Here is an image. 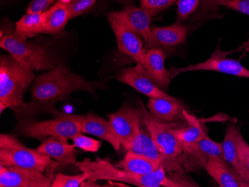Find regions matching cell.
<instances>
[{"instance_id":"6da1fadb","label":"cell","mask_w":249,"mask_h":187,"mask_svg":"<svg viewBox=\"0 0 249 187\" xmlns=\"http://www.w3.org/2000/svg\"><path fill=\"white\" fill-rule=\"evenodd\" d=\"M103 87L102 82L86 80L59 64L36 78L32 100L15 111L19 120L31 119L42 112L58 115L60 112L54 104L67 100L74 92L86 91L95 95L96 90Z\"/></svg>"},{"instance_id":"7a4b0ae2","label":"cell","mask_w":249,"mask_h":187,"mask_svg":"<svg viewBox=\"0 0 249 187\" xmlns=\"http://www.w3.org/2000/svg\"><path fill=\"white\" fill-rule=\"evenodd\" d=\"M82 172L88 176V180L82 187H99L97 181H112L127 183L139 187H180L181 183L166 175L163 165L156 171L144 175L130 174L119 167L112 165L108 160L96 157L91 160L87 158L75 163Z\"/></svg>"},{"instance_id":"3957f363","label":"cell","mask_w":249,"mask_h":187,"mask_svg":"<svg viewBox=\"0 0 249 187\" xmlns=\"http://www.w3.org/2000/svg\"><path fill=\"white\" fill-rule=\"evenodd\" d=\"M36 75L26 64L11 54H2L0 58V112L6 108L14 111L20 107L23 96L36 80Z\"/></svg>"},{"instance_id":"277c9868","label":"cell","mask_w":249,"mask_h":187,"mask_svg":"<svg viewBox=\"0 0 249 187\" xmlns=\"http://www.w3.org/2000/svg\"><path fill=\"white\" fill-rule=\"evenodd\" d=\"M15 29L12 23L5 21L0 32V47L11 56L34 71L49 70L60 64L47 47L36 42L22 40L17 35Z\"/></svg>"},{"instance_id":"5b68a950","label":"cell","mask_w":249,"mask_h":187,"mask_svg":"<svg viewBox=\"0 0 249 187\" xmlns=\"http://www.w3.org/2000/svg\"><path fill=\"white\" fill-rule=\"evenodd\" d=\"M141 122L149 130L158 149L164 154L169 162V173L182 174L184 146L178 137L176 124L164 123L155 119L148 112L145 106L141 103Z\"/></svg>"},{"instance_id":"8992f818","label":"cell","mask_w":249,"mask_h":187,"mask_svg":"<svg viewBox=\"0 0 249 187\" xmlns=\"http://www.w3.org/2000/svg\"><path fill=\"white\" fill-rule=\"evenodd\" d=\"M84 120L85 117L82 116L60 113L55 118L47 121L19 120L18 128L23 136L39 140H45L51 136L72 139L82 134Z\"/></svg>"},{"instance_id":"52a82bcc","label":"cell","mask_w":249,"mask_h":187,"mask_svg":"<svg viewBox=\"0 0 249 187\" xmlns=\"http://www.w3.org/2000/svg\"><path fill=\"white\" fill-rule=\"evenodd\" d=\"M51 157L37 149L26 147L12 135H0V165L6 167L32 169L44 171Z\"/></svg>"},{"instance_id":"ba28073f","label":"cell","mask_w":249,"mask_h":187,"mask_svg":"<svg viewBox=\"0 0 249 187\" xmlns=\"http://www.w3.org/2000/svg\"><path fill=\"white\" fill-rule=\"evenodd\" d=\"M107 20L115 35L119 51L132 58L137 64L143 65L146 54L143 41L130 24L123 10L109 14Z\"/></svg>"},{"instance_id":"9c48e42d","label":"cell","mask_w":249,"mask_h":187,"mask_svg":"<svg viewBox=\"0 0 249 187\" xmlns=\"http://www.w3.org/2000/svg\"><path fill=\"white\" fill-rule=\"evenodd\" d=\"M233 51H222L220 43H219L215 51L206 61L187 66L184 68H176L172 67L170 68L172 77L174 79L179 74L194 71H213L249 79V69L245 68L239 60L228 58V54Z\"/></svg>"},{"instance_id":"30bf717a","label":"cell","mask_w":249,"mask_h":187,"mask_svg":"<svg viewBox=\"0 0 249 187\" xmlns=\"http://www.w3.org/2000/svg\"><path fill=\"white\" fill-rule=\"evenodd\" d=\"M53 174L45 175L43 171L32 169L6 167L0 165L1 187H49Z\"/></svg>"},{"instance_id":"8fae6325","label":"cell","mask_w":249,"mask_h":187,"mask_svg":"<svg viewBox=\"0 0 249 187\" xmlns=\"http://www.w3.org/2000/svg\"><path fill=\"white\" fill-rule=\"evenodd\" d=\"M183 146L182 166L187 171H196L205 169L208 159L211 156H218L222 158V143L214 142L208 135L198 142L183 145Z\"/></svg>"},{"instance_id":"7c38bea8","label":"cell","mask_w":249,"mask_h":187,"mask_svg":"<svg viewBox=\"0 0 249 187\" xmlns=\"http://www.w3.org/2000/svg\"><path fill=\"white\" fill-rule=\"evenodd\" d=\"M176 5L177 23L190 25L220 17L218 0H178Z\"/></svg>"},{"instance_id":"4fadbf2b","label":"cell","mask_w":249,"mask_h":187,"mask_svg":"<svg viewBox=\"0 0 249 187\" xmlns=\"http://www.w3.org/2000/svg\"><path fill=\"white\" fill-rule=\"evenodd\" d=\"M117 79L149 98H173L157 85L145 68L140 64L124 68L119 74Z\"/></svg>"},{"instance_id":"5bb4252c","label":"cell","mask_w":249,"mask_h":187,"mask_svg":"<svg viewBox=\"0 0 249 187\" xmlns=\"http://www.w3.org/2000/svg\"><path fill=\"white\" fill-rule=\"evenodd\" d=\"M109 119L122 146L129 150L138 125L141 122V108L123 105L117 112L109 114Z\"/></svg>"},{"instance_id":"9a60e30c","label":"cell","mask_w":249,"mask_h":187,"mask_svg":"<svg viewBox=\"0 0 249 187\" xmlns=\"http://www.w3.org/2000/svg\"><path fill=\"white\" fill-rule=\"evenodd\" d=\"M147 107L151 116L159 122L178 125L184 122L189 123V114L176 98H149Z\"/></svg>"},{"instance_id":"2e32d148","label":"cell","mask_w":249,"mask_h":187,"mask_svg":"<svg viewBox=\"0 0 249 187\" xmlns=\"http://www.w3.org/2000/svg\"><path fill=\"white\" fill-rule=\"evenodd\" d=\"M123 11L130 24L143 39L145 50L161 47L152 34L151 20L154 16L150 12L142 7L135 6L134 2L124 4Z\"/></svg>"},{"instance_id":"e0dca14e","label":"cell","mask_w":249,"mask_h":187,"mask_svg":"<svg viewBox=\"0 0 249 187\" xmlns=\"http://www.w3.org/2000/svg\"><path fill=\"white\" fill-rule=\"evenodd\" d=\"M205 170L220 187H249V184L222 157H210Z\"/></svg>"},{"instance_id":"ac0fdd59","label":"cell","mask_w":249,"mask_h":187,"mask_svg":"<svg viewBox=\"0 0 249 187\" xmlns=\"http://www.w3.org/2000/svg\"><path fill=\"white\" fill-rule=\"evenodd\" d=\"M166 58V52L162 47L150 49L146 50L145 62L142 65L154 82L163 90H167L173 79L171 70L165 67Z\"/></svg>"},{"instance_id":"d6986e66","label":"cell","mask_w":249,"mask_h":187,"mask_svg":"<svg viewBox=\"0 0 249 187\" xmlns=\"http://www.w3.org/2000/svg\"><path fill=\"white\" fill-rule=\"evenodd\" d=\"M141 155L145 156L151 160L160 162L163 164L166 172H169V165L167 158L158 149L149 133V130L142 123L138 125L135 136L131 142L129 150Z\"/></svg>"},{"instance_id":"ffe728a7","label":"cell","mask_w":249,"mask_h":187,"mask_svg":"<svg viewBox=\"0 0 249 187\" xmlns=\"http://www.w3.org/2000/svg\"><path fill=\"white\" fill-rule=\"evenodd\" d=\"M82 133L93 135L107 141L117 152L120 151V146H122L110 121H107L95 114H88L85 117Z\"/></svg>"},{"instance_id":"44dd1931","label":"cell","mask_w":249,"mask_h":187,"mask_svg":"<svg viewBox=\"0 0 249 187\" xmlns=\"http://www.w3.org/2000/svg\"><path fill=\"white\" fill-rule=\"evenodd\" d=\"M37 149L40 153L53 157L63 164L76 163L75 146L69 144L67 139L51 136L43 140Z\"/></svg>"},{"instance_id":"7402d4cb","label":"cell","mask_w":249,"mask_h":187,"mask_svg":"<svg viewBox=\"0 0 249 187\" xmlns=\"http://www.w3.org/2000/svg\"><path fill=\"white\" fill-rule=\"evenodd\" d=\"M152 32L162 48H172L185 43L190 27L188 25L176 22L174 24L163 27L152 26Z\"/></svg>"},{"instance_id":"603a6c76","label":"cell","mask_w":249,"mask_h":187,"mask_svg":"<svg viewBox=\"0 0 249 187\" xmlns=\"http://www.w3.org/2000/svg\"><path fill=\"white\" fill-rule=\"evenodd\" d=\"M71 13L67 5L57 2L45 12L44 29L43 34L58 35L71 20Z\"/></svg>"},{"instance_id":"cb8c5ba5","label":"cell","mask_w":249,"mask_h":187,"mask_svg":"<svg viewBox=\"0 0 249 187\" xmlns=\"http://www.w3.org/2000/svg\"><path fill=\"white\" fill-rule=\"evenodd\" d=\"M162 165L160 162L155 161L145 156L128 151L124 158L116 165V167L130 174L144 175L156 171Z\"/></svg>"},{"instance_id":"d4e9b609","label":"cell","mask_w":249,"mask_h":187,"mask_svg":"<svg viewBox=\"0 0 249 187\" xmlns=\"http://www.w3.org/2000/svg\"><path fill=\"white\" fill-rule=\"evenodd\" d=\"M45 12L42 13H26L15 25V33L22 40H28L43 34Z\"/></svg>"},{"instance_id":"484cf974","label":"cell","mask_w":249,"mask_h":187,"mask_svg":"<svg viewBox=\"0 0 249 187\" xmlns=\"http://www.w3.org/2000/svg\"><path fill=\"white\" fill-rule=\"evenodd\" d=\"M240 131L234 125H229L226 129L225 139L222 142V158L231 166L240 175L238 159V137Z\"/></svg>"},{"instance_id":"4316f807","label":"cell","mask_w":249,"mask_h":187,"mask_svg":"<svg viewBox=\"0 0 249 187\" xmlns=\"http://www.w3.org/2000/svg\"><path fill=\"white\" fill-rule=\"evenodd\" d=\"M189 125L176 128L178 137L183 145L193 144L207 136V128L204 124L199 123L194 117L188 114Z\"/></svg>"},{"instance_id":"83f0119b","label":"cell","mask_w":249,"mask_h":187,"mask_svg":"<svg viewBox=\"0 0 249 187\" xmlns=\"http://www.w3.org/2000/svg\"><path fill=\"white\" fill-rule=\"evenodd\" d=\"M238 159L240 167V176L249 184V145L241 133L238 137Z\"/></svg>"},{"instance_id":"f1b7e54d","label":"cell","mask_w":249,"mask_h":187,"mask_svg":"<svg viewBox=\"0 0 249 187\" xmlns=\"http://www.w3.org/2000/svg\"><path fill=\"white\" fill-rule=\"evenodd\" d=\"M88 180V176L85 173L78 175H67V174L58 173L56 174L52 187H82L83 183Z\"/></svg>"},{"instance_id":"f546056e","label":"cell","mask_w":249,"mask_h":187,"mask_svg":"<svg viewBox=\"0 0 249 187\" xmlns=\"http://www.w3.org/2000/svg\"><path fill=\"white\" fill-rule=\"evenodd\" d=\"M97 0H72L67 5L71 13V19L78 17L89 12L94 6Z\"/></svg>"},{"instance_id":"4dcf8cb0","label":"cell","mask_w":249,"mask_h":187,"mask_svg":"<svg viewBox=\"0 0 249 187\" xmlns=\"http://www.w3.org/2000/svg\"><path fill=\"white\" fill-rule=\"evenodd\" d=\"M72 141L75 147L82 149L85 152H92V153L97 152L102 146L101 141L85 136L82 134H79L75 136L72 139Z\"/></svg>"},{"instance_id":"1f68e13d","label":"cell","mask_w":249,"mask_h":187,"mask_svg":"<svg viewBox=\"0 0 249 187\" xmlns=\"http://www.w3.org/2000/svg\"><path fill=\"white\" fill-rule=\"evenodd\" d=\"M178 0H140L141 6L153 15H158L177 2Z\"/></svg>"},{"instance_id":"d6a6232c","label":"cell","mask_w":249,"mask_h":187,"mask_svg":"<svg viewBox=\"0 0 249 187\" xmlns=\"http://www.w3.org/2000/svg\"><path fill=\"white\" fill-rule=\"evenodd\" d=\"M218 4L249 16V0H218Z\"/></svg>"},{"instance_id":"836d02e7","label":"cell","mask_w":249,"mask_h":187,"mask_svg":"<svg viewBox=\"0 0 249 187\" xmlns=\"http://www.w3.org/2000/svg\"><path fill=\"white\" fill-rule=\"evenodd\" d=\"M55 0H32L28 6L26 13H42L51 8Z\"/></svg>"},{"instance_id":"e575fe53","label":"cell","mask_w":249,"mask_h":187,"mask_svg":"<svg viewBox=\"0 0 249 187\" xmlns=\"http://www.w3.org/2000/svg\"><path fill=\"white\" fill-rule=\"evenodd\" d=\"M239 49H240L239 50H244V51H246V52L249 53V39L243 43V45H242L241 47H239Z\"/></svg>"},{"instance_id":"d590c367","label":"cell","mask_w":249,"mask_h":187,"mask_svg":"<svg viewBox=\"0 0 249 187\" xmlns=\"http://www.w3.org/2000/svg\"><path fill=\"white\" fill-rule=\"evenodd\" d=\"M72 0H58V2H61V3L64 4V5H68L71 3Z\"/></svg>"}]
</instances>
